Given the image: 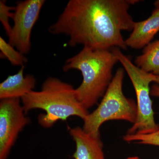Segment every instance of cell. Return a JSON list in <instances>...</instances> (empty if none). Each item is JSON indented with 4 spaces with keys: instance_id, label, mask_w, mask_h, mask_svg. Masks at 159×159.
<instances>
[{
    "instance_id": "obj_1",
    "label": "cell",
    "mask_w": 159,
    "mask_h": 159,
    "mask_svg": "<svg viewBox=\"0 0 159 159\" xmlns=\"http://www.w3.org/2000/svg\"><path fill=\"white\" fill-rule=\"evenodd\" d=\"M139 0H70L56 21L48 29L51 34L69 37L71 47L82 45L95 50L127 47L122 31H132L135 22L129 13Z\"/></svg>"
},
{
    "instance_id": "obj_2",
    "label": "cell",
    "mask_w": 159,
    "mask_h": 159,
    "mask_svg": "<svg viewBox=\"0 0 159 159\" xmlns=\"http://www.w3.org/2000/svg\"><path fill=\"white\" fill-rule=\"evenodd\" d=\"M118 62L111 50H95L84 47L78 54L66 61L63 70L80 71V85L75 89L76 98L86 109L97 103L105 94L114 76L113 70Z\"/></svg>"
},
{
    "instance_id": "obj_3",
    "label": "cell",
    "mask_w": 159,
    "mask_h": 159,
    "mask_svg": "<svg viewBox=\"0 0 159 159\" xmlns=\"http://www.w3.org/2000/svg\"><path fill=\"white\" fill-rule=\"evenodd\" d=\"M21 100L26 114L33 109L46 112L39 117V124L45 128L51 127L58 120L65 121L72 116L84 120L89 114L88 110L77 100L74 87L55 77H48L40 91H32Z\"/></svg>"
},
{
    "instance_id": "obj_4",
    "label": "cell",
    "mask_w": 159,
    "mask_h": 159,
    "mask_svg": "<svg viewBox=\"0 0 159 159\" xmlns=\"http://www.w3.org/2000/svg\"><path fill=\"white\" fill-rule=\"evenodd\" d=\"M125 70L119 68L97 108L84 119L83 129L98 135L103 123L109 120L127 121L134 124L137 116V106L133 99L125 97L122 90Z\"/></svg>"
},
{
    "instance_id": "obj_5",
    "label": "cell",
    "mask_w": 159,
    "mask_h": 159,
    "mask_svg": "<svg viewBox=\"0 0 159 159\" xmlns=\"http://www.w3.org/2000/svg\"><path fill=\"white\" fill-rule=\"evenodd\" d=\"M111 51L128 74L136 95V119L126 134H144L158 130L159 125L157 124L154 117L149 87L151 83L155 82L156 75L139 68L119 48H113Z\"/></svg>"
},
{
    "instance_id": "obj_6",
    "label": "cell",
    "mask_w": 159,
    "mask_h": 159,
    "mask_svg": "<svg viewBox=\"0 0 159 159\" xmlns=\"http://www.w3.org/2000/svg\"><path fill=\"white\" fill-rule=\"evenodd\" d=\"M45 3V0H25L15 7L14 25L8 36L9 43L24 55L31 51V31Z\"/></svg>"
},
{
    "instance_id": "obj_7",
    "label": "cell",
    "mask_w": 159,
    "mask_h": 159,
    "mask_svg": "<svg viewBox=\"0 0 159 159\" xmlns=\"http://www.w3.org/2000/svg\"><path fill=\"white\" fill-rule=\"evenodd\" d=\"M20 99L0 102V159H7L19 134L30 122Z\"/></svg>"
},
{
    "instance_id": "obj_8",
    "label": "cell",
    "mask_w": 159,
    "mask_h": 159,
    "mask_svg": "<svg viewBox=\"0 0 159 159\" xmlns=\"http://www.w3.org/2000/svg\"><path fill=\"white\" fill-rule=\"evenodd\" d=\"M69 129L76 143V151L73 155L74 159H105L100 135L87 133L78 126Z\"/></svg>"
},
{
    "instance_id": "obj_9",
    "label": "cell",
    "mask_w": 159,
    "mask_h": 159,
    "mask_svg": "<svg viewBox=\"0 0 159 159\" xmlns=\"http://www.w3.org/2000/svg\"><path fill=\"white\" fill-rule=\"evenodd\" d=\"M158 32L159 8H157L147 19L135 22L131 33L125 40V45L134 49L144 48L150 43Z\"/></svg>"
},
{
    "instance_id": "obj_10",
    "label": "cell",
    "mask_w": 159,
    "mask_h": 159,
    "mask_svg": "<svg viewBox=\"0 0 159 159\" xmlns=\"http://www.w3.org/2000/svg\"><path fill=\"white\" fill-rule=\"evenodd\" d=\"M25 66L21 67L16 74L9 75L0 84L1 100L11 98L21 99L34 91L36 80L31 74L24 75Z\"/></svg>"
},
{
    "instance_id": "obj_11",
    "label": "cell",
    "mask_w": 159,
    "mask_h": 159,
    "mask_svg": "<svg viewBox=\"0 0 159 159\" xmlns=\"http://www.w3.org/2000/svg\"><path fill=\"white\" fill-rule=\"evenodd\" d=\"M134 64L145 72L159 75V40L145 47L142 54L136 58Z\"/></svg>"
},
{
    "instance_id": "obj_12",
    "label": "cell",
    "mask_w": 159,
    "mask_h": 159,
    "mask_svg": "<svg viewBox=\"0 0 159 159\" xmlns=\"http://www.w3.org/2000/svg\"><path fill=\"white\" fill-rule=\"evenodd\" d=\"M0 50L1 55L7 58L12 66L22 67L28 60L22 53L16 50L13 46L0 37Z\"/></svg>"
},
{
    "instance_id": "obj_13",
    "label": "cell",
    "mask_w": 159,
    "mask_h": 159,
    "mask_svg": "<svg viewBox=\"0 0 159 159\" xmlns=\"http://www.w3.org/2000/svg\"><path fill=\"white\" fill-rule=\"evenodd\" d=\"M123 139L127 142H137L140 144L159 146V129L149 134H126Z\"/></svg>"
},
{
    "instance_id": "obj_14",
    "label": "cell",
    "mask_w": 159,
    "mask_h": 159,
    "mask_svg": "<svg viewBox=\"0 0 159 159\" xmlns=\"http://www.w3.org/2000/svg\"><path fill=\"white\" fill-rule=\"evenodd\" d=\"M14 10L15 7L8 6L5 0L0 1V21L8 36L11 33L12 29L9 23V19L13 17V12H11V11Z\"/></svg>"
},
{
    "instance_id": "obj_15",
    "label": "cell",
    "mask_w": 159,
    "mask_h": 159,
    "mask_svg": "<svg viewBox=\"0 0 159 159\" xmlns=\"http://www.w3.org/2000/svg\"><path fill=\"white\" fill-rule=\"evenodd\" d=\"M150 94L151 96L159 97V86L157 84L152 86L150 90Z\"/></svg>"
},
{
    "instance_id": "obj_16",
    "label": "cell",
    "mask_w": 159,
    "mask_h": 159,
    "mask_svg": "<svg viewBox=\"0 0 159 159\" xmlns=\"http://www.w3.org/2000/svg\"><path fill=\"white\" fill-rule=\"evenodd\" d=\"M154 6L156 8H159V0H157L154 2Z\"/></svg>"
},
{
    "instance_id": "obj_17",
    "label": "cell",
    "mask_w": 159,
    "mask_h": 159,
    "mask_svg": "<svg viewBox=\"0 0 159 159\" xmlns=\"http://www.w3.org/2000/svg\"><path fill=\"white\" fill-rule=\"evenodd\" d=\"M157 78L156 80L155 83L157 84V85H158L159 86V75H156Z\"/></svg>"
},
{
    "instance_id": "obj_18",
    "label": "cell",
    "mask_w": 159,
    "mask_h": 159,
    "mask_svg": "<svg viewBox=\"0 0 159 159\" xmlns=\"http://www.w3.org/2000/svg\"><path fill=\"white\" fill-rule=\"evenodd\" d=\"M126 159H141L140 158H139V157H129L128 158Z\"/></svg>"
}]
</instances>
